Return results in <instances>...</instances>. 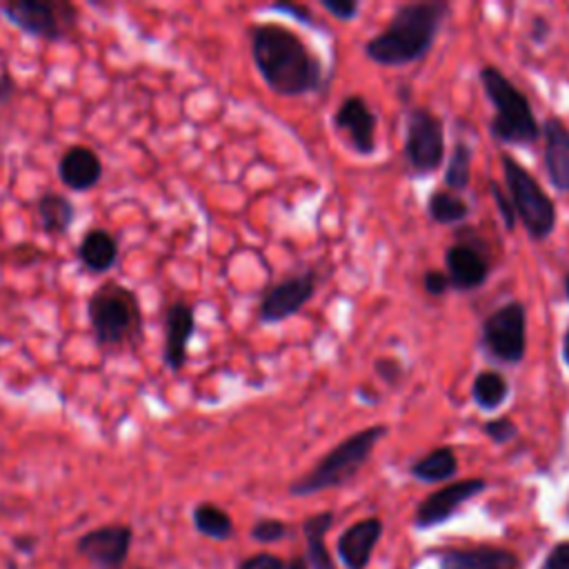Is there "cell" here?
Wrapping results in <instances>:
<instances>
[{"label":"cell","instance_id":"cell-25","mask_svg":"<svg viewBox=\"0 0 569 569\" xmlns=\"http://www.w3.org/2000/svg\"><path fill=\"white\" fill-rule=\"evenodd\" d=\"M191 520H193V527L198 533H202L204 538H211V540H229L233 536V520L231 516L213 505V502H200L193 507V513H191Z\"/></svg>","mask_w":569,"mask_h":569},{"label":"cell","instance_id":"cell-27","mask_svg":"<svg viewBox=\"0 0 569 569\" xmlns=\"http://www.w3.org/2000/svg\"><path fill=\"white\" fill-rule=\"evenodd\" d=\"M471 147L465 142V140H458L453 144V151L447 160V169H445V184L458 193V191H465L469 187V180H471Z\"/></svg>","mask_w":569,"mask_h":569},{"label":"cell","instance_id":"cell-33","mask_svg":"<svg viewBox=\"0 0 569 569\" xmlns=\"http://www.w3.org/2000/svg\"><path fill=\"white\" fill-rule=\"evenodd\" d=\"M269 9L280 11V13H287V16L296 18L298 22H302V24H307V27H313V24H316L313 13H311L309 7H305V4H298V2H273Z\"/></svg>","mask_w":569,"mask_h":569},{"label":"cell","instance_id":"cell-2","mask_svg":"<svg viewBox=\"0 0 569 569\" xmlns=\"http://www.w3.org/2000/svg\"><path fill=\"white\" fill-rule=\"evenodd\" d=\"M449 11L451 4L442 0L405 2L393 11L389 24L365 42L362 51L380 67L411 64L429 53Z\"/></svg>","mask_w":569,"mask_h":569},{"label":"cell","instance_id":"cell-15","mask_svg":"<svg viewBox=\"0 0 569 569\" xmlns=\"http://www.w3.org/2000/svg\"><path fill=\"white\" fill-rule=\"evenodd\" d=\"M196 331V311L184 300H176L169 305L164 313V345L162 360L171 371H180L187 365L189 342Z\"/></svg>","mask_w":569,"mask_h":569},{"label":"cell","instance_id":"cell-8","mask_svg":"<svg viewBox=\"0 0 569 569\" xmlns=\"http://www.w3.org/2000/svg\"><path fill=\"white\" fill-rule=\"evenodd\" d=\"M485 353L502 365H520L527 353V309L520 300H509L493 309L480 329Z\"/></svg>","mask_w":569,"mask_h":569},{"label":"cell","instance_id":"cell-12","mask_svg":"<svg viewBox=\"0 0 569 569\" xmlns=\"http://www.w3.org/2000/svg\"><path fill=\"white\" fill-rule=\"evenodd\" d=\"M487 489L485 478H462L449 482L436 491H431L418 507L413 516V525L418 529H431L447 522L467 500L476 498Z\"/></svg>","mask_w":569,"mask_h":569},{"label":"cell","instance_id":"cell-1","mask_svg":"<svg viewBox=\"0 0 569 569\" xmlns=\"http://www.w3.org/2000/svg\"><path fill=\"white\" fill-rule=\"evenodd\" d=\"M251 60L264 84L278 96H307L322 87L320 58L284 24L260 22L249 29Z\"/></svg>","mask_w":569,"mask_h":569},{"label":"cell","instance_id":"cell-32","mask_svg":"<svg viewBox=\"0 0 569 569\" xmlns=\"http://www.w3.org/2000/svg\"><path fill=\"white\" fill-rule=\"evenodd\" d=\"M320 7L325 11H329L336 20H353L360 11V2L358 0H320Z\"/></svg>","mask_w":569,"mask_h":569},{"label":"cell","instance_id":"cell-20","mask_svg":"<svg viewBox=\"0 0 569 569\" xmlns=\"http://www.w3.org/2000/svg\"><path fill=\"white\" fill-rule=\"evenodd\" d=\"M118 253H120L118 238L104 227L87 229L76 249V256L82 269L93 276L107 273L118 262Z\"/></svg>","mask_w":569,"mask_h":569},{"label":"cell","instance_id":"cell-3","mask_svg":"<svg viewBox=\"0 0 569 569\" xmlns=\"http://www.w3.org/2000/svg\"><path fill=\"white\" fill-rule=\"evenodd\" d=\"M87 318L98 347L131 351L144 338V313L133 289L107 280L87 300Z\"/></svg>","mask_w":569,"mask_h":569},{"label":"cell","instance_id":"cell-4","mask_svg":"<svg viewBox=\"0 0 569 569\" xmlns=\"http://www.w3.org/2000/svg\"><path fill=\"white\" fill-rule=\"evenodd\" d=\"M487 100L493 104L489 136L500 144L529 147L540 140V122L529 98L496 67L485 64L478 71Z\"/></svg>","mask_w":569,"mask_h":569},{"label":"cell","instance_id":"cell-22","mask_svg":"<svg viewBox=\"0 0 569 569\" xmlns=\"http://www.w3.org/2000/svg\"><path fill=\"white\" fill-rule=\"evenodd\" d=\"M336 516L333 511H320L302 522V533L307 540V565L309 569H336V562L325 545V536L331 529Z\"/></svg>","mask_w":569,"mask_h":569},{"label":"cell","instance_id":"cell-24","mask_svg":"<svg viewBox=\"0 0 569 569\" xmlns=\"http://www.w3.org/2000/svg\"><path fill=\"white\" fill-rule=\"evenodd\" d=\"M509 398V382L496 369H482L473 376L471 382V400L482 411H496Z\"/></svg>","mask_w":569,"mask_h":569},{"label":"cell","instance_id":"cell-7","mask_svg":"<svg viewBox=\"0 0 569 569\" xmlns=\"http://www.w3.org/2000/svg\"><path fill=\"white\" fill-rule=\"evenodd\" d=\"M7 22L31 38L64 42L78 33L80 11L69 0H11L0 4Z\"/></svg>","mask_w":569,"mask_h":569},{"label":"cell","instance_id":"cell-16","mask_svg":"<svg viewBox=\"0 0 569 569\" xmlns=\"http://www.w3.org/2000/svg\"><path fill=\"white\" fill-rule=\"evenodd\" d=\"M545 171L556 191H569V127L549 116L540 127Z\"/></svg>","mask_w":569,"mask_h":569},{"label":"cell","instance_id":"cell-44","mask_svg":"<svg viewBox=\"0 0 569 569\" xmlns=\"http://www.w3.org/2000/svg\"><path fill=\"white\" fill-rule=\"evenodd\" d=\"M136 569H142V567H136Z\"/></svg>","mask_w":569,"mask_h":569},{"label":"cell","instance_id":"cell-6","mask_svg":"<svg viewBox=\"0 0 569 569\" xmlns=\"http://www.w3.org/2000/svg\"><path fill=\"white\" fill-rule=\"evenodd\" d=\"M500 167L505 187L509 191L511 207L516 211V218L522 222L525 231L533 240H545L556 229V204L533 178V173L522 167L513 156L500 153Z\"/></svg>","mask_w":569,"mask_h":569},{"label":"cell","instance_id":"cell-26","mask_svg":"<svg viewBox=\"0 0 569 569\" xmlns=\"http://www.w3.org/2000/svg\"><path fill=\"white\" fill-rule=\"evenodd\" d=\"M427 213L436 224H456L469 216V204L453 191H431L427 198Z\"/></svg>","mask_w":569,"mask_h":569},{"label":"cell","instance_id":"cell-17","mask_svg":"<svg viewBox=\"0 0 569 569\" xmlns=\"http://www.w3.org/2000/svg\"><path fill=\"white\" fill-rule=\"evenodd\" d=\"M438 569H522L513 551L491 545L449 547L438 553Z\"/></svg>","mask_w":569,"mask_h":569},{"label":"cell","instance_id":"cell-5","mask_svg":"<svg viewBox=\"0 0 569 569\" xmlns=\"http://www.w3.org/2000/svg\"><path fill=\"white\" fill-rule=\"evenodd\" d=\"M385 433H387L385 425H371L347 436L331 451H327L305 476L293 480L289 485V493L305 498L327 489L345 487L367 465L378 440Z\"/></svg>","mask_w":569,"mask_h":569},{"label":"cell","instance_id":"cell-18","mask_svg":"<svg viewBox=\"0 0 569 569\" xmlns=\"http://www.w3.org/2000/svg\"><path fill=\"white\" fill-rule=\"evenodd\" d=\"M102 160L100 156L84 144H71L58 158V178L60 182L80 193L93 189L102 178Z\"/></svg>","mask_w":569,"mask_h":569},{"label":"cell","instance_id":"cell-39","mask_svg":"<svg viewBox=\"0 0 569 569\" xmlns=\"http://www.w3.org/2000/svg\"><path fill=\"white\" fill-rule=\"evenodd\" d=\"M36 545H38V540L33 536H16L13 538V547L20 551H27V553H31L36 549Z\"/></svg>","mask_w":569,"mask_h":569},{"label":"cell","instance_id":"cell-41","mask_svg":"<svg viewBox=\"0 0 569 569\" xmlns=\"http://www.w3.org/2000/svg\"><path fill=\"white\" fill-rule=\"evenodd\" d=\"M369 391H371V389H369V387H360V389H358V396H360V398H362V400H367V402H371V405H376V402H378V400H380V398H378V396H371V393H369Z\"/></svg>","mask_w":569,"mask_h":569},{"label":"cell","instance_id":"cell-21","mask_svg":"<svg viewBox=\"0 0 569 569\" xmlns=\"http://www.w3.org/2000/svg\"><path fill=\"white\" fill-rule=\"evenodd\" d=\"M36 218H38V227L44 236L60 238L73 224L76 207L67 196H62L58 191H42L36 198Z\"/></svg>","mask_w":569,"mask_h":569},{"label":"cell","instance_id":"cell-37","mask_svg":"<svg viewBox=\"0 0 569 569\" xmlns=\"http://www.w3.org/2000/svg\"><path fill=\"white\" fill-rule=\"evenodd\" d=\"M549 31H551V24H549V20H547L545 16H536V18L531 20L529 36H531V40H533L536 44H542V42L549 38Z\"/></svg>","mask_w":569,"mask_h":569},{"label":"cell","instance_id":"cell-23","mask_svg":"<svg viewBox=\"0 0 569 569\" xmlns=\"http://www.w3.org/2000/svg\"><path fill=\"white\" fill-rule=\"evenodd\" d=\"M458 471V456L451 447H436L422 458L413 460L409 473L420 482H442L453 478Z\"/></svg>","mask_w":569,"mask_h":569},{"label":"cell","instance_id":"cell-36","mask_svg":"<svg viewBox=\"0 0 569 569\" xmlns=\"http://www.w3.org/2000/svg\"><path fill=\"white\" fill-rule=\"evenodd\" d=\"M545 569H569V540L556 542L545 558Z\"/></svg>","mask_w":569,"mask_h":569},{"label":"cell","instance_id":"cell-11","mask_svg":"<svg viewBox=\"0 0 569 569\" xmlns=\"http://www.w3.org/2000/svg\"><path fill=\"white\" fill-rule=\"evenodd\" d=\"M318 289V273L307 269L302 273L289 276L276 284H271L258 307V320L262 325H276L293 313H298L316 293Z\"/></svg>","mask_w":569,"mask_h":569},{"label":"cell","instance_id":"cell-35","mask_svg":"<svg viewBox=\"0 0 569 569\" xmlns=\"http://www.w3.org/2000/svg\"><path fill=\"white\" fill-rule=\"evenodd\" d=\"M238 569H287V565L273 553H253L244 558Z\"/></svg>","mask_w":569,"mask_h":569},{"label":"cell","instance_id":"cell-29","mask_svg":"<svg viewBox=\"0 0 569 569\" xmlns=\"http://www.w3.org/2000/svg\"><path fill=\"white\" fill-rule=\"evenodd\" d=\"M482 433H485L491 442H496V445H507V442H511V440L518 436V427H516V422H513L511 418L500 416V418L487 420V422L482 425Z\"/></svg>","mask_w":569,"mask_h":569},{"label":"cell","instance_id":"cell-13","mask_svg":"<svg viewBox=\"0 0 569 569\" xmlns=\"http://www.w3.org/2000/svg\"><path fill=\"white\" fill-rule=\"evenodd\" d=\"M445 267L449 287L456 291H471L485 284L491 273L487 251L473 240H458L445 251Z\"/></svg>","mask_w":569,"mask_h":569},{"label":"cell","instance_id":"cell-42","mask_svg":"<svg viewBox=\"0 0 569 569\" xmlns=\"http://www.w3.org/2000/svg\"><path fill=\"white\" fill-rule=\"evenodd\" d=\"M287 569H309V565H307L305 558H293V560L287 565Z\"/></svg>","mask_w":569,"mask_h":569},{"label":"cell","instance_id":"cell-31","mask_svg":"<svg viewBox=\"0 0 569 569\" xmlns=\"http://www.w3.org/2000/svg\"><path fill=\"white\" fill-rule=\"evenodd\" d=\"M373 371L389 387H396L402 380V365L396 358H385V356L376 358L373 360Z\"/></svg>","mask_w":569,"mask_h":569},{"label":"cell","instance_id":"cell-34","mask_svg":"<svg viewBox=\"0 0 569 569\" xmlns=\"http://www.w3.org/2000/svg\"><path fill=\"white\" fill-rule=\"evenodd\" d=\"M422 287L429 296H445L451 287H449V278L445 271H438V269H429L425 271L422 276Z\"/></svg>","mask_w":569,"mask_h":569},{"label":"cell","instance_id":"cell-14","mask_svg":"<svg viewBox=\"0 0 569 569\" xmlns=\"http://www.w3.org/2000/svg\"><path fill=\"white\" fill-rule=\"evenodd\" d=\"M333 124L347 136L356 153L371 156L376 151L378 118L362 96H347L333 113Z\"/></svg>","mask_w":569,"mask_h":569},{"label":"cell","instance_id":"cell-30","mask_svg":"<svg viewBox=\"0 0 569 569\" xmlns=\"http://www.w3.org/2000/svg\"><path fill=\"white\" fill-rule=\"evenodd\" d=\"M487 187H489V193H491V198H493V204H496V209H498V216H500L505 229H507V231H513L518 218H516V211H513V207H511V200H509L507 191H505V189L500 187V182H496V180H489Z\"/></svg>","mask_w":569,"mask_h":569},{"label":"cell","instance_id":"cell-43","mask_svg":"<svg viewBox=\"0 0 569 569\" xmlns=\"http://www.w3.org/2000/svg\"><path fill=\"white\" fill-rule=\"evenodd\" d=\"M565 296H567V300H569V273H567V278H565Z\"/></svg>","mask_w":569,"mask_h":569},{"label":"cell","instance_id":"cell-19","mask_svg":"<svg viewBox=\"0 0 569 569\" xmlns=\"http://www.w3.org/2000/svg\"><path fill=\"white\" fill-rule=\"evenodd\" d=\"M382 536L380 518H365L345 529L338 538V556L347 569H365L371 560L376 542Z\"/></svg>","mask_w":569,"mask_h":569},{"label":"cell","instance_id":"cell-40","mask_svg":"<svg viewBox=\"0 0 569 569\" xmlns=\"http://www.w3.org/2000/svg\"><path fill=\"white\" fill-rule=\"evenodd\" d=\"M560 356H562V362L569 367V329L565 331L562 336V345H560Z\"/></svg>","mask_w":569,"mask_h":569},{"label":"cell","instance_id":"cell-10","mask_svg":"<svg viewBox=\"0 0 569 569\" xmlns=\"http://www.w3.org/2000/svg\"><path fill=\"white\" fill-rule=\"evenodd\" d=\"M133 542V529L127 522L100 525L76 540V553L98 569H122Z\"/></svg>","mask_w":569,"mask_h":569},{"label":"cell","instance_id":"cell-38","mask_svg":"<svg viewBox=\"0 0 569 569\" xmlns=\"http://www.w3.org/2000/svg\"><path fill=\"white\" fill-rule=\"evenodd\" d=\"M16 80H13V76L9 73V71H2L0 73V104L2 102H7V100H11L13 96H16Z\"/></svg>","mask_w":569,"mask_h":569},{"label":"cell","instance_id":"cell-9","mask_svg":"<svg viewBox=\"0 0 569 569\" xmlns=\"http://www.w3.org/2000/svg\"><path fill=\"white\" fill-rule=\"evenodd\" d=\"M405 158L416 176L433 173L445 160V124L427 107H411L407 111Z\"/></svg>","mask_w":569,"mask_h":569},{"label":"cell","instance_id":"cell-28","mask_svg":"<svg viewBox=\"0 0 569 569\" xmlns=\"http://www.w3.org/2000/svg\"><path fill=\"white\" fill-rule=\"evenodd\" d=\"M251 540L256 542H262V545H269V542H278L287 536V525L278 518H260L251 531H249Z\"/></svg>","mask_w":569,"mask_h":569}]
</instances>
